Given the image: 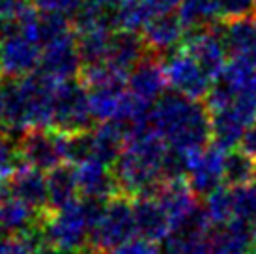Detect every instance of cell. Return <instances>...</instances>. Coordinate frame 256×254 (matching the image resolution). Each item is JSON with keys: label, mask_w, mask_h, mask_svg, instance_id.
<instances>
[{"label": "cell", "mask_w": 256, "mask_h": 254, "mask_svg": "<svg viewBox=\"0 0 256 254\" xmlns=\"http://www.w3.org/2000/svg\"><path fill=\"white\" fill-rule=\"evenodd\" d=\"M75 178H77L78 192L86 200L107 204L120 192L114 170H110L108 164H103L100 161L88 159V161L77 162Z\"/></svg>", "instance_id": "15"}, {"label": "cell", "mask_w": 256, "mask_h": 254, "mask_svg": "<svg viewBox=\"0 0 256 254\" xmlns=\"http://www.w3.org/2000/svg\"><path fill=\"white\" fill-rule=\"evenodd\" d=\"M135 208V220H136V234L138 238L148 240L152 243L164 241L172 230L170 219L163 206L159 204L156 194L140 196L133 202Z\"/></svg>", "instance_id": "17"}, {"label": "cell", "mask_w": 256, "mask_h": 254, "mask_svg": "<svg viewBox=\"0 0 256 254\" xmlns=\"http://www.w3.org/2000/svg\"><path fill=\"white\" fill-rule=\"evenodd\" d=\"M112 254H161V250L157 248L156 243L142 240V238H135V240H131L126 245H122Z\"/></svg>", "instance_id": "33"}, {"label": "cell", "mask_w": 256, "mask_h": 254, "mask_svg": "<svg viewBox=\"0 0 256 254\" xmlns=\"http://www.w3.org/2000/svg\"><path fill=\"white\" fill-rule=\"evenodd\" d=\"M43 222V213L14 196L0 202V232L6 238L38 236Z\"/></svg>", "instance_id": "16"}, {"label": "cell", "mask_w": 256, "mask_h": 254, "mask_svg": "<svg viewBox=\"0 0 256 254\" xmlns=\"http://www.w3.org/2000/svg\"><path fill=\"white\" fill-rule=\"evenodd\" d=\"M228 152L217 146H206L204 150L189 154V170L187 180L194 194L210 196L212 192L222 187L224 168H226Z\"/></svg>", "instance_id": "12"}, {"label": "cell", "mask_w": 256, "mask_h": 254, "mask_svg": "<svg viewBox=\"0 0 256 254\" xmlns=\"http://www.w3.org/2000/svg\"><path fill=\"white\" fill-rule=\"evenodd\" d=\"M86 2H90V4L101 8V10H105V12H112L114 14V10H116L120 0H86Z\"/></svg>", "instance_id": "36"}, {"label": "cell", "mask_w": 256, "mask_h": 254, "mask_svg": "<svg viewBox=\"0 0 256 254\" xmlns=\"http://www.w3.org/2000/svg\"><path fill=\"white\" fill-rule=\"evenodd\" d=\"M36 254H68V252L58 250V248H54V247H49V245H42V247L38 248Z\"/></svg>", "instance_id": "37"}, {"label": "cell", "mask_w": 256, "mask_h": 254, "mask_svg": "<svg viewBox=\"0 0 256 254\" xmlns=\"http://www.w3.org/2000/svg\"><path fill=\"white\" fill-rule=\"evenodd\" d=\"M148 120L168 148L184 154L204 150L212 138V118L206 105L180 94L159 99Z\"/></svg>", "instance_id": "3"}, {"label": "cell", "mask_w": 256, "mask_h": 254, "mask_svg": "<svg viewBox=\"0 0 256 254\" xmlns=\"http://www.w3.org/2000/svg\"><path fill=\"white\" fill-rule=\"evenodd\" d=\"M43 47L21 22L0 24V71L2 77L17 80L32 75L42 64Z\"/></svg>", "instance_id": "7"}, {"label": "cell", "mask_w": 256, "mask_h": 254, "mask_svg": "<svg viewBox=\"0 0 256 254\" xmlns=\"http://www.w3.org/2000/svg\"><path fill=\"white\" fill-rule=\"evenodd\" d=\"M28 10V0H0V24L19 19Z\"/></svg>", "instance_id": "32"}, {"label": "cell", "mask_w": 256, "mask_h": 254, "mask_svg": "<svg viewBox=\"0 0 256 254\" xmlns=\"http://www.w3.org/2000/svg\"><path fill=\"white\" fill-rule=\"evenodd\" d=\"M56 86L42 71L17 80H0V129L22 136L32 129L52 127Z\"/></svg>", "instance_id": "2"}, {"label": "cell", "mask_w": 256, "mask_h": 254, "mask_svg": "<svg viewBox=\"0 0 256 254\" xmlns=\"http://www.w3.org/2000/svg\"><path fill=\"white\" fill-rule=\"evenodd\" d=\"M166 84L168 82L164 75V66L154 54L144 58L128 77L129 94L146 108H154L157 101L164 98L163 94Z\"/></svg>", "instance_id": "14"}, {"label": "cell", "mask_w": 256, "mask_h": 254, "mask_svg": "<svg viewBox=\"0 0 256 254\" xmlns=\"http://www.w3.org/2000/svg\"><path fill=\"white\" fill-rule=\"evenodd\" d=\"M166 154V142L150 126V120L129 127L126 146L114 162V176L122 194L128 198L154 194L164 184L163 164Z\"/></svg>", "instance_id": "1"}, {"label": "cell", "mask_w": 256, "mask_h": 254, "mask_svg": "<svg viewBox=\"0 0 256 254\" xmlns=\"http://www.w3.org/2000/svg\"><path fill=\"white\" fill-rule=\"evenodd\" d=\"M154 194L157 196L159 204L163 206L172 226L191 217L192 213L200 210L196 194L185 182H166Z\"/></svg>", "instance_id": "22"}, {"label": "cell", "mask_w": 256, "mask_h": 254, "mask_svg": "<svg viewBox=\"0 0 256 254\" xmlns=\"http://www.w3.org/2000/svg\"><path fill=\"white\" fill-rule=\"evenodd\" d=\"M10 196V189H8V184H0V202L6 200Z\"/></svg>", "instance_id": "38"}, {"label": "cell", "mask_w": 256, "mask_h": 254, "mask_svg": "<svg viewBox=\"0 0 256 254\" xmlns=\"http://www.w3.org/2000/svg\"><path fill=\"white\" fill-rule=\"evenodd\" d=\"M240 146H242L243 154L247 157H250V159L256 162V124H252V126L245 131Z\"/></svg>", "instance_id": "35"}, {"label": "cell", "mask_w": 256, "mask_h": 254, "mask_svg": "<svg viewBox=\"0 0 256 254\" xmlns=\"http://www.w3.org/2000/svg\"><path fill=\"white\" fill-rule=\"evenodd\" d=\"M40 70L47 78L56 84L72 82L73 77L82 71V58L78 52V43L75 32L62 34L43 47Z\"/></svg>", "instance_id": "10"}, {"label": "cell", "mask_w": 256, "mask_h": 254, "mask_svg": "<svg viewBox=\"0 0 256 254\" xmlns=\"http://www.w3.org/2000/svg\"><path fill=\"white\" fill-rule=\"evenodd\" d=\"M252 248V226L243 220L234 219L210 232V254H250Z\"/></svg>", "instance_id": "21"}, {"label": "cell", "mask_w": 256, "mask_h": 254, "mask_svg": "<svg viewBox=\"0 0 256 254\" xmlns=\"http://www.w3.org/2000/svg\"><path fill=\"white\" fill-rule=\"evenodd\" d=\"M36 12L43 15H56V17H66L77 14L82 8L84 0H30Z\"/></svg>", "instance_id": "29"}, {"label": "cell", "mask_w": 256, "mask_h": 254, "mask_svg": "<svg viewBox=\"0 0 256 254\" xmlns=\"http://www.w3.org/2000/svg\"><path fill=\"white\" fill-rule=\"evenodd\" d=\"M256 162L247 157L243 152H228L226 168H224V182L228 187H243L254 180Z\"/></svg>", "instance_id": "27"}, {"label": "cell", "mask_w": 256, "mask_h": 254, "mask_svg": "<svg viewBox=\"0 0 256 254\" xmlns=\"http://www.w3.org/2000/svg\"><path fill=\"white\" fill-rule=\"evenodd\" d=\"M184 49L200 64V68L212 77V80H217L222 75V71L226 70L228 47L224 30L212 26L192 32V36L185 40Z\"/></svg>", "instance_id": "13"}, {"label": "cell", "mask_w": 256, "mask_h": 254, "mask_svg": "<svg viewBox=\"0 0 256 254\" xmlns=\"http://www.w3.org/2000/svg\"><path fill=\"white\" fill-rule=\"evenodd\" d=\"M176 15L184 22L185 30L191 28L192 32L212 28L220 17L217 0H184Z\"/></svg>", "instance_id": "25"}, {"label": "cell", "mask_w": 256, "mask_h": 254, "mask_svg": "<svg viewBox=\"0 0 256 254\" xmlns=\"http://www.w3.org/2000/svg\"><path fill=\"white\" fill-rule=\"evenodd\" d=\"M94 114L88 90L80 82H64L56 86L52 105V129L68 134L90 131Z\"/></svg>", "instance_id": "9"}, {"label": "cell", "mask_w": 256, "mask_h": 254, "mask_svg": "<svg viewBox=\"0 0 256 254\" xmlns=\"http://www.w3.org/2000/svg\"><path fill=\"white\" fill-rule=\"evenodd\" d=\"M146 50L148 49L144 45L142 38L136 34V32L118 30V32H114L107 58H105L103 64H107L112 70L120 71V73L129 77V73L146 58L144 56Z\"/></svg>", "instance_id": "20"}, {"label": "cell", "mask_w": 256, "mask_h": 254, "mask_svg": "<svg viewBox=\"0 0 256 254\" xmlns=\"http://www.w3.org/2000/svg\"><path fill=\"white\" fill-rule=\"evenodd\" d=\"M184 0H146L152 17H159V15H170L174 10L182 6Z\"/></svg>", "instance_id": "34"}, {"label": "cell", "mask_w": 256, "mask_h": 254, "mask_svg": "<svg viewBox=\"0 0 256 254\" xmlns=\"http://www.w3.org/2000/svg\"><path fill=\"white\" fill-rule=\"evenodd\" d=\"M204 213H206L210 224L214 228L228 224L230 220H234V204H232V189L222 185L220 189L212 192L206 196L204 202Z\"/></svg>", "instance_id": "26"}, {"label": "cell", "mask_w": 256, "mask_h": 254, "mask_svg": "<svg viewBox=\"0 0 256 254\" xmlns=\"http://www.w3.org/2000/svg\"><path fill=\"white\" fill-rule=\"evenodd\" d=\"M72 134L58 129H32L19 138V156L26 166L40 172H52L70 161Z\"/></svg>", "instance_id": "8"}, {"label": "cell", "mask_w": 256, "mask_h": 254, "mask_svg": "<svg viewBox=\"0 0 256 254\" xmlns=\"http://www.w3.org/2000/svg\"><path fill=\"white\" fill-rule=\"evenodd\" d=\"M19 144H15L12 134L0 129V184H6V180H12V176L19 170Z\"/></svg>", "instance_id": "28"}, {"label": "cell", "mask_w": 256, "mask_h": 254, "mask_svg": "<svg viewBox=\"0 0 256 254\" xmlns=\"http://www.w3.org/2000/svg\"><path fill=\"white\" fill-rule=\"evenodd\" d=\"M135 238H138V234L133 200L118 194L110 202L103 204L90 236V245L96 254H112Z\"/></svg>", "instance_id": "6"}, {"label": "cell", "mask_w": 256, "mask_h": 254, "mask_svg": "<svg viewBox=\"0 0 256 254\" xmlns=\"http://www.w3.org/2000/svg\"><path fill=\"white\" fill-rule=\"evenodd\" d=\"M47 187H49V212H58V210L68 208V206H72L73 202L78 200V185L77 178H75V168H70L66 164L49 172Z\"/></svg>", "instance_id": "24"}, {"label": "cell", "mask_w": 256, "mask_h": 254, "mask_svg": "<svg viewBox=\"0 0 256 254\" xmlns=\"http://www.w3.org/2000/svg\"><path fill=\"white\" fill-rule=\"evenodd\" d=\"M185 26L178 15H159L142 28V42L154 56L170 52L184 42Z\"/></svg>", "instance_id": "18"}, {"label": "cell", "mask_w": 256, "mask_h": 254, "mask_svg": "<svg viewBox=\"0 0 256 254\" xmlns=\"http://www.w3.org/2000/svg\"><path fill=\"white\" fill-rule=\"evenodd\" d=\"M166 82L187 99L196 101L212 92V77L185 49L172 52L164 64Z\"/></svg>", "instance_id": "11"}, {"label": "cell", "mask_w": 256, "mask_h": 254, "mask_svg": "<svg viewBox=\"0 0 256 254\" xmlns=\"http://www.w3.org/2000/svg\"><path fill=\"white\" fill-rule=\"evenodd\" d=\"M101 208L103 204L100 202L82 198L58 212L45 213L40 228V241L68 254H84Z\"/></svg>", "instance_id": "5"}, {"label": "cell", "mask_w": 256, "mask_h": 254, "mask_svg": "<svg viewBox=\"0 0 256 254\" xmlns=\"http://www.w3.org/2000/svg\"><path fill=\"white\" fill-rule=\"evenodd\" d=\"M206 108L228 112L247 129L256 124V66L232 58L208 94Z\"/></svg>", "instance_id": "4"}, {"label": "cell", "mask_w": 256, "mask_h": 254, "mask_svg": "<svg viewBox=\"0 0 256 254\" xmlns=\"http://www.w3.org/2000/svg\"><path fill=\"white\" fill-rule=\"evenodd\" d=\"M40 247V234L28 238H0V254H36Z\"/></svg>", "instance_id": "31"}, {"label": "cell", "mask_w": 256, "mask_h": 254, "mask_svg": "<svg viewBox=\"0 0 256 254\" xmlns=\"http://www.w3.org/2000/svg\"><path fill=\"white\" fill-rule=\"evenodd\" d=\"M252 240H254V248H256V224L252 226Z\"/></svg>", "instance_id": "39"}, {"label": "cell", "mask_w": 256, "mask_h": 254, "mask_svg": "<svg viewBox=\"0 0 256 254\" xmlns=\"http://www.w3.org/2000/svg\"><path fill=\"white\" fill-rule=\"evenodd\" d=\"M8 189H10V196L28 204L36 212H49L47 178L43 176V172H40V170H34L30 168V166L19 168L12 176V180H10Z\"/></svg>", "instance_id": "19"}, {"label": "cell", "mask_w": 256, "mask_h": 254, "mask_svg": "<svg viewBox=\"0 0 256 254\" xmlns=\"http://www.w3.org/2000/svg\"><path fill=\"white\" fill-rule=\"evenodd\" d=\"M217 6L220 17H224L226 22L256 14V0H217Z\"/></svg>", "instance_id": "30"}, {"label": "cell", "mask_w": 256, "mask_h": 254, "mask_svg": "<svg viewBox=\"0 0 256 254\" xmlns=\"http://www.w3.org/2000/svg\"><path fill=\"white\" fill-rule=\"evenodd\" d=\"M224 40L228 52L236 60L256 66V14L245 19L226 22Z\"/></svg>", "instance_id": "23"}]
</instances>
